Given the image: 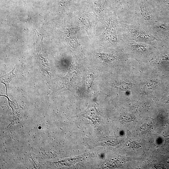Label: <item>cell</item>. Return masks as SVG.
<instances>
[{"label": "cell", "mask_w": 169, "mask_h": 169, "mask_svg": "<svg viewBox=\"0 0 169 169\" xmlns=\"http://www.w3.org/2000/svg\"><path fill=\"white\" fill-rule=\"evenodd\" d=\"M15 70V68L13 69L10 73L1 77V82L5 84L7 89V88H9V84L12 79L16 76V75L14 74Z\"/></svg>", "instance_id": "6da1fadb"}, {"label": "cell", "mask_w": 169, "mask_h": 169, "mask_svg": "<svg viewBox=\"0 0 169 169\" xmlns=\"http://www.w3.org/2000/svg\"><path fill=\"white\" fill-rule=\"evenodd\" d=\"M158 1H165V0H158Z\"/></svg>", "instance_id": "7a4b0ae2"}]
</instances>
